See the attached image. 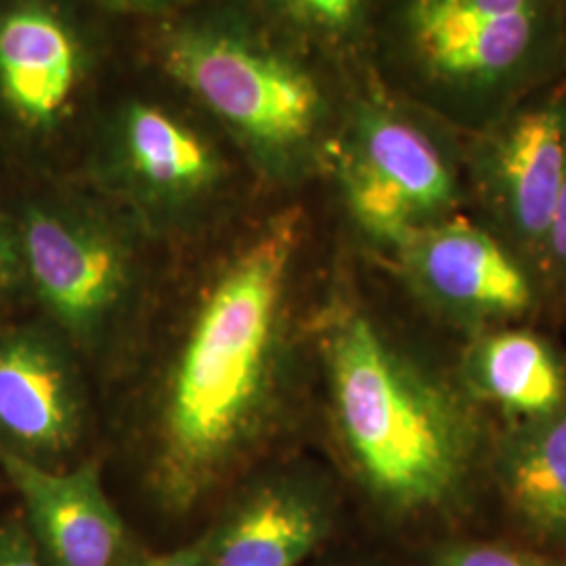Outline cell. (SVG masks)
I'll use <instances>...</instances> for the list:
<instances>
[{
	"mask_svg": "<svg viewBox=\"0 0 566 566\" xmlns=\"http://www.w3.org/2000/svg\"><path fill=\"white\" fill-rule=\"evenodd\" d=\"M21 269L49 324L78 355H99L135 304V261L102 219L34 206L20 227Z\"/></svg>",
	"mask_w": 566,
	"mask_h": 566,
	"instance_id": "obj_5",
	"label": "cell"
},
{
	"mask_svg": "<svg viewBox=\"0 0 566 566\" xmlns=\"http://www.w3.org/2000/svg\"><path fill=\"white\" fill-rule=\"evenodd\" d=\"M303 224L296 208L275 214L219 264L182 319L145 428L143 483L168 518H185L212 500L282 413Z\"/></svg>",
	"mask_w": 566,
	"mask_h": 566,
	"instance_id": "obj_1",
	"label": "cell"
},
{
	"mask_svg": "<svg viewBox=\"0 0 566 566\" xmlns=\"http://www.w3.org/2000/svg\"><path fill=\"white\" fill-rule=\"evenodd\" d=\"M542 275L549 296L566 298V170L547 231Z\"/></svg>",
	"mask_w": 566,
	"mask_h": 566,
	"instance_id": "obj_18",
	"label": "cell"
},
{
	"mask_svg": "<svg viewBox=\"0 0 566 566\" xmlns=\"http://www.w3.org/2000/svg\"><path fill=\"white\" fill-rule=\"evenodd\" d=\"M464 137L430 116L365 103L340 143L336 175L344 206L367 240L395 252L468 200Z\"/></svg>",
	"mask_w": 566,
	"mask_h": 566,
	"instance_id": "obj_4",
	"label": "cell"
},
{
	"mask_svg": "<svg viewBox=\"0 0 566 566\" xmlns=\"http://www.w3.org/2000/svg\"><path fill=\"white\" fill-rule=\"evenodd\" d=\"M317 566H420L413 560L401 563V560H386V558H346V560H334Z\"/></svg>",
	"mask_w": 566,
	"mask_h": 566,
	"instance_id": "obj_21",
	"label": "cell"
},
{
	"mask_svg": "<svg viewBox=\"0 0 566 566\" xmlns=\"http://www.w3.org/2000/svg\"><path fill=\"white\" fill-rule=\"evenodd\" d=\"M0 566H46L42 563L23 518H0Z\"/></svg>",
	"mask_w": 566,
	"mask_h": 566,
	"instance_id": "obj_19",
	"label": "cell"
},
{
	"mask_svg": "<svg viewBox=\"0 0 566 566\" xmlns=\"http://www.w3.org/2000/svg\"><path fill=\"white\" fill-rule=\"evenodd\" d=\"M78 46L60 18L21 7L0 20V93L21 120L49 124L78 82Z\"/></svg>",
	"mask_w": 566,
	"mask_h": 566,
	"instance_id": "obj_14",
	"label": "cell"
},
{
	"mask_svg": "<svg viewBox=\"0 0 566 566\" xmlns=\"http://www.w3.org/2000/svg\"><path fill=\"white\" fill-rule=\"evenodd\" d=\"M298 20L329 34H348L364 13V0H283Z\"/></svg>",
	"mask_w": 566,
	"mask_h": 566,
	"instance_id": "obj_17",
	"label": "cell"
},
{
	"mask_svg": "<svg viewBox=\"0 0 566 566\" xmlns=\"http://www.w3.org/2000/svg\"><path fill=\"white\" fill-rule=\"evenodd\" d=\"M166 67L266 158H301L319 133V84L273 51L227 34L189 32L168 44Z\"/></svg>",
	"mask_w": 566,
	"mask_h": 566,
	"instance_id": "obj_6",
	"label": "cell"
},
{
	"mask_svg": "<svg viewBox=\"0 0 566 566\" xmlns=\"http://www.w3.org/2000/svg\"><path fill=\"white\" fill-rule=\"evenodd\" d=\"M86 390L78 353L55 325L0 332V446L53 465L81 443Z\"/></svg>",
	"mask_w": 566,
	"mask_h": 566,
	"instance_id": "obj_10",
	"label": "cell"
},
{
	"mask_svg": "<svg viewBox=\"0 0 566 566\" xmlns=\"http://www.w3.org/2000/svg\"><path fill=\"white\" fill-rule=\"evenodd\" d=\"M23 275L20 248L4 231H0V304L13 292Z\"/></svg>",
	"mask_w": 566,
	"mask_h": 566,
	"instance_id": "obj_20",
	"label": "cell"
},
{
	"mask_svg": "<svg viewBox=\"0 0 566 566\" xmlns=\"http://www.w3.org/2000/svg\"><path fill=\"white\" fill-rule=\"evenodd\" d=\"M114 2H120L124 7H149V4H160L166 0H114Z\"/></svg>",
	"mask_w": 566,
	"mask_h": 566,
	"instance_id": "obj_23",
	"label": "cell"
},
{
	"mask_svg": "<svg viewBox=\"0 0 566 566\" xmlns=\"http://www.w3.org/2000/svg\"><path fill=\"white\" fill-rule=\"evenodd\" d=\"M122 149L135 191L151 206L193 202L221 177L214 149L158 107L135 105L128 112Z\"/></svg>",
	"mask_w": 566,
	"mask_h": 566,
	"instance_id": "obj_15",
	"label": "cell"
},
{
	"mask_svg": "<svg viewBox=\"0 0 566 566\" xmlns=\"http://www.w3.org/2000/svg\"><path fill=\"white\" fill-rule=\"evenodd\" d=\"M122 566H147V554L143 552H133Z\"/></svg>",
	"mask_w": 566,
	"mask_h": 566,
	"instance_id": "obj_22",
	"label": "cell"
},
{
	"mask_svg": "<svg viewBox=\"0 0 566 566\" xmlns=\"http://www.w3.org/2000/svg\"><path fill=\"white\" fill-rule=\"evenodd\" d=\"M397 53L418 105L470 137L558 81V0H397Z\"/></svg>",
	"mask_w": 566,
	"mask_h": 566,
	"instance_id": "obj_3",
	"label": "cell"
},
{
	"mask_svg": "<svg viewBox=\"0 0 566 566\" xmlns=\"http://www.w3.org/2000/svg\"><path fill=\"white\" fill-rule=\"evenodd\" d=\"M453 364L470 397L500 426L539 420L566 405V355L531 325L464 338Z\"/></svg>",
	"mask_w": 566,
	"mask_h": 566,
	"instance_id": "obj_13",
	"label": "cell"
},
{
	"mask_svg": "<svg viewBox=\"0 0 566 566\" xmlns=\"http://www.w3.org/2000/svg\"><path fill=\"white\" fill-rule=\"evenodd\" d=\"M462 158L468 200L481 206L483 223L542 275L566 170V81L547 84L500 120L464 137Z\"/></svg>",
	"mask_w": 566,
	"mask_h": 566,
	"instance_id": "obj_7",
	"label": "cell"
},
{
	"mask_svg": "<svg viewBox=\"0 0 566 566\" xmlns=\"http://www.w3.org/2000/svg\"><path fill=\"white\" fill-rule=\"evenodd\" d=\"M489 502L504 535L566 554V405L539 420L497 426Z\"/></svg>",
	"mask_w": 566,
	"mask_h": 566,
	"instance_id": "obj_12",
	"label": "cell"
},
{
	"mask_svg": "<svg viewBox=\"0 0 566 566\" xmlns=\"http://www.w3.org/2000/svg\"><path fill=\"white\" fill-rule=\"evenodd\" d=\"M0 470L20 495L21 518L44 565L122 566L135 552L97 462L63 472L0 446Z\"/></svg>",
	"mask_w": 566,
	"mask_h": 566,
	"instance_id": "obj_11",
	"label": "cell"
},
{
	"mask_svg": "<svg viewBox=\"0 0 566 566\" xmlns=\"http://www.w3.org/2000/svg\"><path fill=\"white\" fill-rule=\"evenodd\" d=\"M558 4H560V11H563V18H565L566 23V0H558Z\"/></svg>",
	"mask_w": 566,
	"mask_h": 566,
	"instance_id": "obj_24",
	"label": "cell"
},
{
	"mask_svg": "<svg viewBox=\"0 0 566 566\" xmlns=\"http://www.w3.org/2000/svg\"><path fill=\"white\" fill-rule=\"evenodd\" d=\"M392 256L411 296L464 338L531 325L549 301L539 271L464 212L420 231Z\"/></svg>",
	"mask_w": 566,
	"mask_h": 566,
	"instance_id": "obj_8",
	"label": "cell"
},
{
	"mask_svg": "<svg viewBox=\"0 0 566 566\" xmlns=\"http://www.w3.org/2000/svg\"><path fill=\"white\" fill-rule=\"evenodd\" d=\"M332 481L304 465L264 472L233 493L206 526L208 566H308L340 526Z\"/></svg>",
	"mask_w": 566,
	"mask_h": 566,
	"instance_id": "obj_9",
	"label": "cell"
},
{
	"mask_svg": "<svg viewBox=\"0 0 566 566\" xmlns=\"http://www.w3.org/2000/svg\"><path fill=\"white\" fill-rule=\"evenodd\" d=\"M420 566H566V554L531 546L510 535L464 531L416 547Z\"/></svg>",
	"mask_w": 566,
	"mask_h": 566,
	"instance_id": "obj_16",
	"label": "cell"
},
{
	"mask_svg": "<svg viewBox=\"0 0 566 566\" xmlns=\"http://www.w3.org/2000/svg\"><path fill=\"white\" fill-rule=\"evenodd\" d=\"M329 420L350 479L382 526L416 547L481 531L497 424L443 364L350 294L319 317Z\"/></svg>",
	"mask_w": 566,
	"mask_h": 566,
	"instance_id": "obj_2",
	"label": "cell"
}]
</instances>
